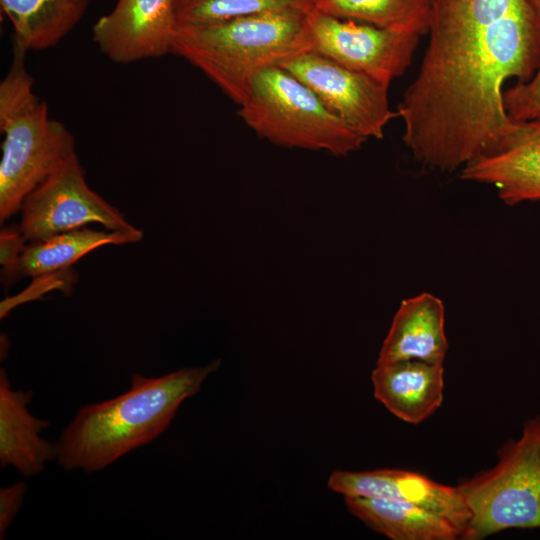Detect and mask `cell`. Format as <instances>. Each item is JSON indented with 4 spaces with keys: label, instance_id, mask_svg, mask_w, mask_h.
I'll list each match as a JSON object with an SVG mask.
<instances>
[{
    "label": "cell",
    "instance_id": "cell-4",
    "mask_svg": "<svg viewBox=\"0 0 540 540\" xmlns=\"http://www.w3.org/2000/svg\"><path fill=\"white\" fill-rule=\"evenodd\" d=\"M238 114L258 137L283 147L344 156L367 140L278 65L256 74Z\"/></svg>",
    "mask_w": 540,
    "mask_h": 540
},
{
    "label": "cell",
    "instance_id": "cell-16",
    "mask_svg": "<svg viewBox=\"0 0 540 540\" xmlns=\"http://www.w3.org/2000/svg\"><path fill=\"white\" fill-rule=\"evenodd\" d=\"M91 0H0L13 27L12 40L26 51L57 45L81 21Z\"/></svg>",
    "mask_w": 540,
    "mask_h": 540
},
{
    "label": "cell",
    "instance_id": "cell-14",
    "mask_svg": "<svg viewBox=\"0 0 540 540\" xmlns=\"http://www.w3.org/2000/svg\"><path fill=\"white\" fill-rule=\"evenodd\" d=\"M32 391L12 389L4 368L0 369V463L13 466L23 476L41 473L57 457L56 443L39 434L49 421L34 417L27 409Z\"/></svg>",
    "mask_w": 540,
    "mask_h": 540
},
{
    "label": "cell",
    "instance_id": "cell-17",
    "mask_svg": "<svg viewBox=\"0 0 540 540\" xmlns=\"http://www.w3.org/2000/svg\"><path fill=\"white\" fill-rule=\"evenodd\" d=\"M143 232L96 231L78 228L24 247L16 265L13 282L25 276H41L70 267L90 251L108 244L140 241Z\"/></svg>",
    "mask_w": 540,
    "mask_h": 540
},
{
    "label": "cell",
    "instance_id": "cell-5",
    "mask_svg": "<svg viewBox=\"0 0 540 540\" xmlns=\"http://www.w3.org/2000/svg\"><path fill=\"white\" fill-rule=\"evenodd\" d=\"M457 487L471 513L463 539L480 540L512 528L540 529V415L528 419L521 436L500 448L496 466Z\"/></svg>",
    "mask_w": 540,
    "mask_h": 540
},
{
    "label": "cell",
    "instance_id": "cell-20",
    "mask_svg": "<svg viewBox=\"0 0 540 540\" xmlns=\"http://www.w3.org/2000/svg\"><path fill=\"white\" fill-rule=\"evenodd\" d=\"M503 104L509 117L516 122L540 115V65L531 78L503 91Z\"/></svg>",
    "mask_w": 540,
    "mask_h": 540
},
{
    "label": "cell",
    "instance_id": "cell-3",
    "mask_svg": "<svg viewBox=\"0 0 540 540\" xmlns=\"http://www.w3.org/2000/svg\"><path fill=\"white\" fill-rule=\"evenodd\" d=\"M12 62L0 83V221L20 212L25 198L49 176L77 157L76 141L48 114L33 91L25 65L27 51L13 41Z\"/></svg>",
    "mask_w": 540,
    "mask_h": 540
},
{
    "label": "cell",
    "instance_id": "cell-12",
    "mask_svg": "<svg viewBox=\"0 0 540 540\" xmlns=\"http://www.w3.org/2000/svg\"><path fill=\"white\" fill-rule=\"evenodd\" d=\"M371 380L374 397L407 423L422 422L443 401V363L402 360L376 364Z\"/></svg>",
    "mask_w": 540,
    "mask_h": 540
},
{
    "label": "cell",
    "instance_id": "cell-13",
    "mask_svg": "<svg viewBox=\"0 0 540 540\" xmlns=\"http://www.w3.org/2000/svg\"><path fill=\"white\" fill-rule=\"evenodd\" d=\"M445 309L438 297L421 293L402 301L376 364L402 360L443 363L448 350Z\"/></svg>",
    "mask_w": 540,
    "mask_h": 540
},
{
    "label": "cell",
    "instance_id": "cell-23",
    "mask_svg": "<svg viewBox=\"0 0 540 540\" xmlns=\"http://www.w3.org/2000/svg\"><path fill=\"white\" fill-rule=\"evenodd\" d=\"M525 2L540 22V0H525Z\"/></svg>",
    "mask_w": 540,
    "mask_h": 540
},
{
    "label": "cell",
    "instance_id": "cell-6",
    "mask_svg": "<svg viewBox=\"0 0 540 540\" xmlns=\"http://www.w3.org/2000/svg\"><path fill=\"white\" fill-rule=\"evenodd\" d=\"M307 50L390 85L410 66L419 35L333 17L314 7L307 13Z\"/></svg>",
    "mask_w": 540,
    "mask_h": 540
},
{
    "label": "cell",
    "instance_id": "cell-9",
    "mask_svg": "<svg viewBox=\"0 0 540 540\" xmlns=\"http://www.w3.org/2000/svg\"><path fill=\"white\" fill-rule=\"evenodd\" d=\"M177 27L174 0H117L94 23L92 39L112 62L130 64L170 53Z\"/></svg>",
    "mask_w": 540,
    "mask_h": 540
},
{
    "label": "cell",
    "instance_id": "cell-19",
    "mask_svg": "<svg viewBox=\"0 0 540 540\" xmlns=\"http://www.w3.org/2000/svg\"><path fill=\"white\" fill-rule=\"evenodd\" d=\"M315 0H174L178 26L204 25L278 10L310 11Z\"/></svg>",
    "mask_w": 540,
    "mask_h": 540
},
{
    "label": "cell",
    "instance_id": "cell-21",
    "mask_svg": "<svg viewBox=\"0 0 540 540\" xmlns=\"http://www.w3.org/2000/svg\"><path fill=\"white\" fill-rule=\"evenodd\" d=\"M26 241L19 226L5 227L0 233L1 277L5 286L13 283V275Z\"/></svg>",
    "mask_w": 540,
    "mask_h": 540
},
{
    "label": "cell",
    "instance_id": "cell-10",
    "mask_svg": "<svg viewBox=\"0 0 540 540\" xmlns=\"http://www.w3.org/2000/svg\"><path fill=\"white\" fill-rule=\"evenodd\" d=\"M332 491L346 496L378 497L421 506L451 521L464 535L471 517L458 487L400 469L336 470L328 478ZM461 536V538H462Z\"/></svg>",
    "mask_w": 540,
    "mask_h": 540
},
{
    "label": "cell",
    "instance_id": "cell-15",
    "mask_svg": "<svg viewBox=\"0 0 540 540\" xmlns=\"http://www.w3.org/2000/svg\"><path fill=\"white\" fill-rule=\"evenodd\" d=\"M348 511L392 540H454L461 531L448 519L421 506L378 497L346 496Z\"/></svg>",
    "mask_w": 540,
    "mask_h": 540
},
{
    "label": "cell",
    "instance_id": "cell-11",
    "mask_svg": "<svg viewBox=\"0 0 540 540\" xmlns=\"http://www.w3.org/2000/svg\"><path fill=\"white\" fill-rule=\"evenodd\" d=\"M461 172L464 180L494 186L507 205L540 200V115L519 122L500 150L469 163Z\"/></svg>",
    "mask_w": 540,
    "mask_h": 540
},
{
    "label": "cell",
    "instance_id": "cell-22",
    "mask_svg": "<svg viewBox=\"0 0 540 540\" xmlns=\"http://www.w3.org/2000/svg\"><path fill=\"white\" fill-rule=\"evenodd\" d=\"M26 492V485L17 482L0 489V538L3 539L6 530L19 512Z\"/></svg>",
    "mask_w": 540,
    "mask_h": 540
},
{
    "label": "cell",
    "instance_id": "cell-2",
    "mask_svg": "<svg viewBox=\"0 0 540 540\" xmlns=\"http://www.w3.org/2000/svg\"><path fill=\"white\" fill-rule=\"evenodd\" d=\"M309 11L278 10L178 26L171 54L202 71L238 106L258 72L307 50Z\"/></svg>",
    "mask_w": 540,
    "mask_h": 540
},
{
    "label": "cell",
    "instance_id": "cell-18",
    "mask_svg": "<svg viewBox=\"0 0 540 540\" xmlns=\"http://www.w3.org/2000/svg\"><path fill=\"white\" fill-rule=\"evenodd\" d=\"M314 8L333 17L420 36L429 32L432 0H315Z\"/></svg>",
    "mask_w": 540,
    "mask_h": 540
},
{
    "label": "cell",
    "instance_id": "cell-7",
    "mask_svg": "<svg viewBox=\"0 0 540 540\" xmlns=\"http://www.w3.org/2000/svg\"><path fill=\"white\" fill-rule=\"evenodd\" d=\"M20 212L19 228L32 242L88 223H99L111 231L138 230L88 186L78 156L37 186L23 201Z\"/></svg>",
    "mask_w": 540,
    "mask_h": 540
},
{
    "label": "cell",
    "instance_id": "cell-8",
    "mask_svg": "<svg viewBox=\"0 0 540 540\" xmlns=\"http://www.w3.org/2000/svg\"><path fill=\"white\" fill-rule=\"evenodd\" d=\"M278 66L306 84L334 114L366 139H382L385 127L397 116L390 109L389 85L322 54L300 51Z\"/></svg>",
    "mask_w": 540,
    "mask_h": 540
},
{
    "label": "cell",
    "instance_id": "cell-1",
    "mask_svg": "<svg viewBox=\"0 0 540 540\" xmlns=\"http://www.w3.org/2000/svg\"><path fill=\"white\" fill-rule=\"evenodd\" d=\"M221 360L160 377L131 376L127 392L82 407L59 437L58 464L94 473L146 445L170 425L181 403L197 394Z\"/></svg>",
    "mask_w": 540,
    "mask_h": 540
}]
</instances>
